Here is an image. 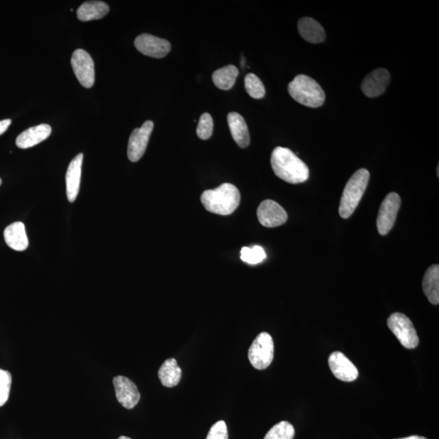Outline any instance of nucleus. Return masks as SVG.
<instances>
[{
    "instance_id": "obj_1",
    "label": "nucleus",
    "mask_w": 439,
    "mask_h": 439,
    "mask_svg": "<svg viewBox=\"0 0 439 439\" xmlns=\"http://www.w3.org/2000/svg\"><path fill=\"white\" fill-rule=\"evenodd\" d=\"M271 165L276 176L291 184H299L309 179L307 165L289 148H276L272 152Z\"/></svg>"
},
{
    "instance_id": "obj_2",
    "label": "nucleus",
    "mask_w": 439,
    "mask_h": 439,
    "mask_svg": "<svg viewBox=\"0 0 439 439\" xmlns=\"http://www.w3.org/2000/svg\"><path fill=\"white\" fill-rule=\"evenodd\" d=\"M240 192L235 186L224 183L214 190L205 191L201 196V202L209 212L227 216L240 206Z\"/></svg>"
},
{
    "instance_id": "obj_3",
    "label": "nucleus",
    "mask_w": 439,
    "mask_h": 439,
    "mask_svg": "<svg viewBox=\"0 0 439 439\" xmlns=\"http://www.w3.org/2000/svg\"><path fill=\"white\" fill-rule=\"evenodd\" d=\"M288 91L296 102L309 108H319L325 103L323 89L307 75L299 74L294 77L289 83Z\"/></svg>"
},
{
    "instance_id": "obj_4",
    "label": "nucleus",
    "mask_w": 439,
    "mask_h": 439,
    "mask_svg": "<svg viewBox=\"0 0 439 439\" xmlns=\"http://www.w3.org/2000/svg\"><path fill=\"white\" fill-rule=\"evenodd\" d=\"M370 179L369 172L360 169L355 172L344 188L340 205V214L343 219H348L357 209L362 199Z\"/></svg>"
},
{
    "instance_id": "obj_5",
    "label": "nucleus",
    "mask_w": 439,
    "mask_h": 439,
    "mask_svg": "<svg viewBox=\"0 0 439 439\" xmlns=\"http://www.w3.org/2000/svg\"><path fill=\"white\" fill-rule=\"evenodd\" d=\"M274 344L269 333L263 332L255 338L248 350V359L255 369L263 370L274 360Z\"/></svg>"
},
{
    "instance_id": "obj_6",
    "label": "nucleus",
    "mask_w": 439,
    "mask_h": 439,
    "mask_svg": "<svg viewBox=\"0 0 439 439\" xmlns=\"http://www.w3.org/2000/svg\"><path fill=\"white\" fill-rule=\"evenodd\" d=\"M389 329L396 336L400 343L408 349L418 346L419 338L411 321L406 315L400 313H393L387 320Z\"/></svg>"
},
{
    "instance_id": "obj_7",
    "label": "nucleus",
    "mask_w": 439,
    "mask_h": 439,
    "mask_svg": "<svg viewBox=\"0 0 439 439\" xmlns=\"http://www.w3.org/2000/svg\"><path fill=\"white\" fill-rule=\"evenodd\" d=\"M401 205V198L397 193L388 194L383 200L377 219V227L381 235L390 232L396 222L399 210Z\"/></svg>"
},
{
    "instance_id": "obj_8",
    "label": "nucleus",
    "mask_w": 439,
    "mask_h": 439,
    "mask_svg": "<svg viewBox=\"0 0 439 439\" xmlns=\"http://www.w3.org/2000/svg\"><path fill=\"white\" fill-rule=\"evenodd\" d=\"M72 68L77 80L85 88H91L94 83V63L90 54L85 50L77 49L71 58Z\"/></svg>"
},
{
    "instance_id": "obj_9",
    "label": "nucleus",
    "mask_w": 439,
    "mask_h": 439,
    "mask_svg": "<svg viewBox=\"0 0 439 439\" xmlns=\"http://www.w3.org/2000/svg\"><path fill=\"white\" fill-rule=\"evenodd\" d=\"M153 128V122L147 121L140 128H137L132 132L128 143V157L131 162H137L145 153Z\"/></svg>"
},
{
    "instance_id": "obj_10",
    "label": "nucleus",
    "mask_w": 439,
    "mask_h": 439,
    "mask_svg": "<svg viewBox=\"0 0 439 439\" xmlns=\"http://www.w3.org/2000/svg\"><path fill=\"white\" fill-rule=\"evenodd\" d=\"M135 46L138 52L153 58H164L171 51V44L164 38H157L149 33L138 36Z\"/></svg>"
},
{
    "instance_id": "obj_11",
    "label": "nucleus",
    "mask_w": 439,
    "mask_h": 439,
    "mask_svg": "<svg viewBox=\"0 0 439 439\" xmlns=\"http://www.w3.org/2000/svg\"><path fill=\"white\" fill-rule=\"evenodd\" d=\"M257 216L260 223L268 228L285 224L288 218L285 209L271 199H266L260 204Z\"/></svg>"
},
{
    "instance_id": "obj_12",
    "label": "nucleus",
    "mask_w": 439,
    "mask_h": 439,
    "mask_svg": "<svg viewBox=\"0 0 439 439\" xmlns=\"http://www.w3.org/2000/svg\"><path fill=\"white\" fill-rule=\"evenodd\" d=\"M116 399L126 409H132L140 400V393L137 386L124 376H116L113 379Z\"/></svg>"
},
{
    "instance_id": "obj_13",
    "label": "nucleus",
    "mask_w": 439,
    "mask_h": 439,
    "mask_svg": "<svg viewBox=\"0 0 439 439\" xmlns=\"http://www.w3.org/2000/svg\"><path fill=\"white\" fill-rule=\"evenodd\" d=\"M329 365L333 374L338 380L351 382L357 379L359 372L357 367L343 353L333 352L329 357Z\"/></svg>"
},
{
    "instance_id": "obj_14",
    "label": "nucleus",
    "mask_w": 439,
    "mask_h": 439,
    "mask_svg": "<svg viewBox=\"0 0 439 439\" xmlns=\"http://www.w3.org/2000/svg\"><path fill=\"white\" fill-rule=\"evenodd\" d=\"M391 81V74L386 69H377L365 77L361 84L365 96L369 98L380 96L384 93Z\"/></svg>"
},
{
    "instance_id": "obj_15",
    "label": "nucleus",
    "mask_w": 439,
    "mask_h": 439,
    "mask_svg": "<svg viewBox=\"0 0 439 439\" xmlns=\"http://www.w3.org/2000/svg\"><path fill=\"white\" fill-rule=\"evenodd\" d=\"M83 160V154L80 153L71 161L69 165L68 170L66 174V193L67 198L69 201L73 203L75 201L77 194L79 193L82 165Z\"/></svg>"
},
{
    "instance_id": "obj_16",
    "label": "nucleus",
    "mask_w": 439,
    "mask_h": 439,
    "mask_svg": "<svg viewBox=\"0 0 439 439\" xmlns=\"http://www.w3.org/2000/svg\"><path fill=\"white\" fill-rule=\"evenodd\" d=\"M51 133L52 128L49 125L42 124L33 126L22 132L16 138V146L21 149L30 148L46 140L51 135Z\"/></svg>"
},
{
    "instance_id": "obj_17",
    "label": "nucleus",
    "mask_w": 439,
    "mask_h": 439,
    "mask_svg": "<svg viewBox=\"0 0 439 439\" xmlns=\"http://www.w3.org/2000/svg\"><path fill=\"white\" fill-rule=\"evenodd\" d=\"M7 245L16 252H23L29 246L26 227L22 222H15L9 226L4 232Z\"/></svg>"
},
{
    "instance_id": "obj_18",
    "label": "nucleus",
    "mask_w": 439,
    "mask_h": 439,
    "mask_svg": "<svg viewBox=\"0 0 439 439\" xmlns=\"http://www.w3.org/2000/svg\"><path fill=\"white\" fill-rule=\"evenodd\" d=\"M299 35L310 43L318 44L326 40V31L318 21L313 18H303L298 22Z\"/></svg>"
},
{
    "instance_id": "obj_19",
    "label": "nucleus",
    "mask_w": 439,
    "mask_h": 439,
    "mask_svg": "<svg viewBox=\"0 0 439 439\" xmlns=\"http://www.w3.org/2000/svg\"><path fill=\"white\" fill-rule=\"evenodd\" d=\"M231 135L238 147L246 148L250 144V135L246 121L240 114L230 113L227 116Z\"/></svg>"
},
{
    "instance_id": "obj_20",
    "label": "nucleus",
    "mask_w": 439,
    "mask_h": 439,
    "mask_svg": "<svg viewBox=\"0 0 439 439\" xmlns=\"http://www.w3.org/2000/svg\"><path fill=\"white\" fill-rule=\"evenodd\" d=\"M422 288L428 300L433 304L439 303V266L433 265L426 272Z\"/></svg>"
},
{
    "instance_id": "obj_21",
    "label": "nucleus",
    "mask_w": 439,
    "mask_h": 439,
    "mask_svg": "<svg viewBox=\"0 0 439 439\" xmlns=\"http://www.w3.org/2000/svg\"><path fill=\"white\" fill-rule=\"evenodd\" d=\"M161 384L166 387H174L182 379V369L174 358L166 360L158 371Z\"/></svg>"
},
{
    "instance_id": "obj_22",
    "label": "nucleus",
    "mask_w": 439,
    "mask_h": 439,
    "mask_svg": "<svg viewBox=\"0 0 439 439\" xmlns=\"http://www.w3.org/2000/svg\"><path fill=\"white\" fill-rule=\"evenodd\" d=\"M109 12V6L102 1H88L81 5L77 11V18L82 21L99 20Z\"/></svg>"
},
{
    "instance_id": "obj_23",
    "label": "nucleus",
    "mask_w": 439,
    "mask_h": 439,
    "mask_svg": "<svg viewBox=\"0 0 439 439\" xmlns=\"http://www.w3.org/2000/svg\"><path fill=\"white\" fill-rule=\"evenodd\" d=\"M240 71L235 65H227L216 70L213 74V81L216 87L221 90L228 91L235 86Z\"/></svg>"
},
{
    "instance_id": "obj_24",
    "label": "nucleus",
    "mask_w": 439,
    "mask_h": 439,
    "mask_svg": "<svg viewBox=\"0 0 439 439\" xmlns=\"http://www.w3.org/2000/svg\"><path fill=\"white\" fill-rule=\"evenodd\" d=\"M294 426L288 421H281L267 433L264 439H293Z\"/></svg>"
},
{
    "instance_id": "obj_25",
    "label": "nucleus",
    "mask_w": 439,
    "mask_h": 439,
    "mask_svg": "<svg viewBox=\"0 0 439 439\" xmlns=\"http://www.w3.org/2000/svg\"><path fill=\"white\" fill-rule=\"evenodd\" d=\"M245 88L249 96L253 99H262L265 96L263 82L254 74H248L245 77Z\"/></svg>"
},
{
    "instance_id": "obj_26",
    "label": "nucleus",
    "mask_w": 439,
    "mask_h": 439,
    "mask_svg": "<svg viewBox=\"0 0 439 439\" xmlns=\"http://www.w3.org/2000/svg\"><path fill=\"white\" fill-rule=\"evenodd\" d=\"M266 259V253L263 248L254 246L252 248H243L241 260L249 265H257Z\"/></svg>"
},
{
    "instance_id": "obj_27",
    "label": "nucleus",
    "mask_w": 439,
    "mask_h": 439,
    "mask_svg": "<svg viewBox=\"0 0 439 439\" xmlns=\"http://www.w3.org/2000/svg\"><path fill=\"white\" fill-rule=\"evenodd\" d=\"M196 132L198 137L202 140H207L212 136L213 120L209 113H204L200 116Z\"/></svg>"
},
{
    "instance_id": "obj_28",
    "label": "nucleus",
    "mask_w": 439,
    "mask_h": 439,
    "mask_svg": "<svg viewBox=\"0 0 439 439\" xmlns=\"http://www.w3.org/2000/svg\"><path fill=\"white\" fill-rule=\"evenodd\" d=\"M12 384V375L9 372L0 369V407L8 401Z\"/></svg>"
},
{
    "instance_id": "obj_29",
    "label": "nucleus",
    "mask_w": 439,
    "mask_h": 439,
    "mask_svg": "<svg viewBox=\"0 0 439 439\" xmlns=\"http://www.w3.org/2000/svg\"><path fill=\"white\" fill-rule=\"evenodd\" d=\"M206 439H228L227 426L224 421H219L211 428Z\"/></svg>"
},
{
    "instance_id": "obj_30",
    "label": "nucleus",
    "mask_w": 439,
    "mask_h": 439,
    "mask_svg": "<svg viewBox=\"0 0 439 439\" xmlns=\"http://www.w3.org/2000/svg\"><path fill=\"white\" fill-rule=\"evenodd\" d=\"M11 123H12V121L10 119L0 121V135L8 130Z\"/></svg>"
},
{
    "instance_id": "obj_31",
    "label": "nucleus",
    "mask_w": 439,
    "mask_h": 439,
    "mask_svg": "<svg viewBox=\"0 0 439 439\" xmlns=\"http://www.w3.org/2000/svg\"><path fill=\"white\" fill-rule=\"evenodd\" d=\"M400 439H427V438H425V437L413 435V436H410V437H408V438H400Z\"/></svg>"
},
{
    "instance_id": "obj_32",
    "label": "nucleus",
    "mask_w": 439,
    "mask_h": 439,
    "mask_svg": "<svg viewBox=\"0 0 439 439\" xmlns=\"http://www.w3.org/2000/svg\"><path fill=\"white\" fill-rule=\"evenodd\" d=\"M118 439H131V438L126 437V436H121Z\"/></svg>"
},
{
    "instance_id": "obj_33",
    "label": "nucleus",
    "mask_w": 439,
    "mask_h": 439,
    "mask_svg": "<svg viewBox=\"0 0 439 439\" xmlns=\"http://www.w3.org/2000/svg\"><path fill=\"white\" fill-rule=\"evenodd\" d=\"M1 184H2V180L1 179H0V186H1Z\"/></svg>"
}]
</instances>
